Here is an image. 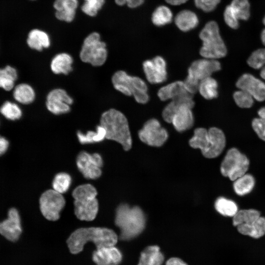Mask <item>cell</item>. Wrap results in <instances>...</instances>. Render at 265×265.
Returning <instances> with one entry per match:
<instances>
[{"label": "cell", "instance_id": "cell-1", "mask_svg": "<svg viewBox=\"0 0 265 265\" xmlns=\"http://www.w3.org/2000/svg\"><path fill=\"white\" fill-rule=\"evenodd\" d=\"M118 236L114 231L107 228H80L74 231L67 240L70 252L77 254L81 252L87 242H92L96 248L115 245Z\"/></svg>", "mask_w": 265, "mask_h": 265}, {"label": "cell", "instance_id": "cell-2", "mask_svg": "<svg viewBox=\"0 0 265 265\" xmlns=\"http://www.w3.org/2000/svg\"><path fill=\"white\" fill-rule=\"evenodd\" d=\"M100 125L105 129L106 138L118 142L125 151L131 148L132 140L129 124L123 113L113 108L105 111L101 116Z\"/></svg>", "mask_w": 265, "mask_h": 265}, {"label": "cell", "instance_id": "cell-3", "mask_svg": "<svg viewBox=\"0 0 265 265\" xmlns=\"http://www.w3.org/2000/svg\"><path fill=\"white\" fill-rule=\"evenodd\" d=\"M145 216L138 207L119 205L116 210L115 224L120 230V238L129 240L138 236L145 226Z\"/></svg>", "mask_w": 265, "mask_h": 265}, {"label": "cell", "instance_id": "cell-4", "mask_svg": "<svg viewBox=\"0 0 265 265\" xmlns=\"http://www.w3.org/2000/svg\"><path fill=\"white\" fill-rule=\"evenodd\" d=\"M189 144L193 148L200 149L205 157L214 158L224 150L226 138L223 132L217 128L212 127L208 130L198 128L195 129Z\"/></svg>", "mask_w": 265, "mask_h": 265}, {"label": "cell", "instance_id": "cell-5", "mask_svg": "<svg viewBox=\"0 0 265 265\" xmlns=\"http://www.w3.org/2000/svg\"><path fill=\"white\" fill-rule=\"evenodd\" d=\"M97 191L92 185L87 184L78 186L72 192L74 199V211L77 217L81 220H94L98 212Z\"/></svg>", "mask_w": 265, "mask_h": 265}, {"label": "cell", "instance_id": "cell-6", "mask_svg": "<svg viewBox=\"0 0 265 265\" xmlns=\"http://www.w3.org/2000/svg\"><path fill=\"white\" fill-rule=\"evenodd\" d=\"M199 38L202 41L199 53L203 58L217 59L226 55L227 50L216 22H208L200 31Z\"/></svg>", "mask_w": 265, "mask_h": 265}, {"label": "cell", "instance_id": "cell-7", "mask_svg": "<svg viewBox=\"0 0 265 265\" xmlns=\"http://www.w3.org/2000/svg\"><path fill=\"white\" fill-rule=\"evenodd\" d=\"M111 81L116 90L126 96H132L136 102L144 104L148 102L147 85L141 78L130 76L120 70L113 75Z\"/></svg>", "mask_w": 265, "mask_h": 265}, {"label": "cell", "instance_id": "cell-8", "mask_svg": "<svg viewBox=\"0 0 265 265\" xmlns=\"http://www.w3.org/2000/svg\"><path fill=\"white\" fill-rule=\"evenodd\" d=\"M220 69L221 64L217 59L204 58L195 60L189 67L187 76L183 81L186 90L195 94L201 81Z\"/></svg>", "mask_w": 265, "mask_h": 265}, {"label": "cell", "instance_id": "cell-9", "mask_svg": "<svg viewBox=\"0 0 265 265\" xmlns=\"http://www.w3.org/2000/svg\"><path fill=\"white\" fill-rule=\"evenodd\" d=\"M107 54L106 43L102 40L99 32L93 31L84 39L80 57L83 62L94 66H100L105 63Z\"/></svg>", "mask_w": 265, "mask_h": 265}, {"label": "cell", "instance_id": "cell-10", "mask_svg": "<svg viewBox=\"0 0 265 265\" xmlns=\"http://www.w3.org/2000/svg\"><path fill=\"white\" fill-rule=\"evenodd\" d=\"M249 166L247 157L235 148L229 149L220 166V171L224 177L234 181L244 175Z\"/></svg>", "mask_w": 265, "mask_h": 265}, {"label": "cell", "instance_id": "cell-11", "mask_svg": "<svg viewBox=\"0 0 265 265\" xmlns=\"http://www.w3.org/2000/svg\"><path fill=\"white\" fill-rule=\"evenodd\" d=\"M40 209L43 215L48 220L55 221L60 217L65 200L62 195L53 189L45 191L39 200Z\"/></svg>", "mask_w": 265, "mask_h": 265}, {"label": "cell", "instance_id": "cell-12", "mask_svg": "<svg viewBox=\"0 0 265 265\" xmlns=\"http://www.w3.org/2000/svg\"><path fill=\"white\" fill-rule=\"evenodd\" d=\"M138 136L143 143L154 147H160L167 140L168 134L165 129L155 118L146 121L138 132Z\"/></svg>", "mask_w": 265, "mask_h": 265}, {"label": "cell", "instance_id": "cell-13", "mask_svg": "<svg viewBox=\"0 0 265 265\" xmlns=\"http://www.w3.org/2000/svg\"><path fill=\"white\" fill-rule=\"evenodd\" d=\"M76 163L78 169L87 179H96L102 175L103 160L98 153L91 154L82 151L77 156Z\"/></svg>", "mask_w": 265, "mask_h": 265}, {"label": "cell", "instance_id": "cell-14", "mask_svg": "<svg viewBox=\"0 0 265 265\" xmlns=\"http://www.w3.org/2000/svg\"><path fill=\"white\" fill-rule=\"evenodd\" d=\"M250 7L249 0H232L225 7L223 13L226 25L232 29H237L239 20L246 21L250 17Z\"/></svg>", "mask_w": 265, "mask_h": 265}, {"label": "cell", "instance_id": "cell-15", "mask_svg": "<svg viewBox=\"0 0 265 265\" xmlns=\"http://www.w3.org/2000/svg\"><path fill=\"white\" fill-rule=\"evenodd\" d=\"M73 103V99L61 88L51 90L47 96L46 106L51 113L59 115L69 112L71 110L70 105Z\"/></svg>", "mask_w": 265, "mask_h": 265}, {"label": "cell", "instance_id": "cell-16", "mask_svg": "<svg viewBox=\"0 0 265 265\" xmlns=\"http://www.w3.org/2000/svg\"><path fill=\"white\" fill-rule=\"evenodd\" d=\"M143 69L146 79L150 83H161L167 80L166 63L160 56L144 61Z\"/></svg>", "mask_w": 265, "mask_h": 265}, {"label": "cell", "instance_id": "cell-17", "mask_svg": "<svg viewBox=\"0 0 265 265\" xmlns=\"http://www.w3.org/2000/svg\"><path fill=\"white\" fill-rule=\"evenodd\" d=\"M22 232L21 218L18 210L12 208L8 212L7 219L0 222V234L6 239L15 242Z\"/></svg>", "mask_w": 265, "mask_h": 265}, {"label": "cell", "instance_id": "cell-18", "mask_svg": "<svg viewBox=\"0 0 265 265\" xmlns=\"http://www.w3.org/2000/svg\"><path fill=\"white\" fill-rule=\"evenodd\" d=\"M236 86L250 94L259 102L265 100V83L250 74H244L237 80Z\"/></svg>", "mask_w": 265, "mask_h": 265}, {"label": "cell", "instance_id": "cell-19", "mask_svg": "<svg viewBox=\"0 0 265 265\" xmlns=\"http://www.w3.org/2000/svg\"><path fill=\"white\" fill-rule=\"evenodd\" d=\"M79 6V0H54L55 17L61 22L72 23L76 18Z\"/></svg>", "mask_w": 265, "mask_h": 265}, {"label": "cell", "instance_id": "cell-20", "mask_svg": "<svg viewBox=\"0 0 265 265\" xmlns=\"http://www.w3.org/2000/svg\"><path fill=\"white\" fill-rule=\"evenodd\" d=\"M188 105L180 106L174 114L171 123L179 132H184L191 128L194 124V117L192 108Z\"/></svg>", "mask_w": 265, "mask_h": 265}, {"label": "cell", "instance_id": "cell-21", "mask_svg": "<svg viewBox=\"0 0 265 265\" xmlns=\"http://www.w3.org/2000/svg\"><path fill=\"white\" fill-rule=\"evenodd\" d=\"M189 94H192L186 90L184 81L180 80L173 82L161 87L157 93L158 96L162 101L172 100Z\"/></svg>", "mask_w": 265, "mask_h": 265}, {"label": "cell", "instance_id": "cell-22", "mask_svg": "<svg viewBox=\"0 0 265 265\" xmlns=\"http://www.w3.org/2000/svg\"><path fill=\"white\" fill-rule=\"evenodd\" d=\"M26 44L30 49L41 51L50 47L51 40L50 35L46 31L33 28L27 34Z\"/></svg>", "mask_w": 265, "mask_h": 265}, {"label": "cell", "instance_id": "cell-23", "mask_svg": "<svg viewBox=\"0 0 265 265\" xmlns=\"http://www.w3.org/2000/svg\"><path fill=\"white\" fill-rule=\"evenodd\" d=\"M236 227L241 235L258 239L265 235V218L261 216L252 222L241 224Z\"/></svg>", "mask_w": 265, "mask_h": 265}, {"label": "cell", "instance_id": "cell-24", "mask_svg": "<svg viewBox=\"0 0 265 265\" xmlns=\"http://www.w3.org/2000/svg\"><path fill=\"white\" fill-rule=\"evenodd\" d=\"M193 95L190 94L171 100V102L164 107L162 110V116L163 120L167 123H171L174 114L182 106L186 105L193 107L195 105L193 99Z\"/></svg>", "mask_w": 265, "mask_h": 265}, {"label": "cell", "instance_id": "cell-25", "mask_svg": "<svg viewBox=\"0 0 265 265\" xmlns=\"http://www.w3.org/2000/svg\"><path fill=\"white\" fill-rule=\"evenodd\" d=\"M73 59L72 56L66 53L56 54L51 62V69L55 74L68 75L72 70Z\"/></svg>", "mask_w": 265, "mask_h": 265}, {"label": "cell", "instance_id": "cell-26", "mask_svg": "<svg viewBox=\"0 0 265 265\" xmlns=\"http://www.w3.org/2000/svg\"><path fill=\"white\" fill-rule=\"evenodd\" d=\"M175 23L179 29L186 32L195 28L199 24V19L193 11L183 10L175 16Z\"/></svg>", "mask_w": 265, "mask_h": 265}, {"label": "cell", "instance_id": "cell-27", "mask_svg": "<svg viewBox=\"0 0 265 265\" xmlns=\"http://www.w3.org/2000/svg\"><path fill=\"white\" fill-rule=\"evenodd\" d=\"M163 261L164 256L159 247L150 246L141 253L138 265H161Z\"/></svg>", "mask_w": 265, "mask_h": 265}, {"label": "cell", "instance_id": "cell-28", "mask_svg": "<svg viewBox=\"0 0 265 265\" xmlns=\"http://www.w3.org/2000/svg\"><path fill=\"white\" fill-rule=\"evenodd\" d=\"M13 96L15 100L23 105H28L32 103L35 98L33 88L27 83H20L13 90Z\"/></svg>", "mask_w": 265, "mask_h": 265}, {"label": "cell", "instance_id": "cell-29", "mask_svg": "<svg viewBox=\"0 0 265 265\" xmlns=\"http://www.w3.org/2000/svg\"><path fill=\"white\" fill-rule=\"evenodd\" d=\"M255 184L253 176L249 174H245L234 181L233 187L237 194L243 196L252 190Z\"/></svg>", "mask_w": 265, "mask_h": 265}, {"label": "cell", "instance_id": "cell-30", "mask_svg": "<svg viewBox=\"0 0 265 265\" xmlns=\"http://www.w3.org/2000/svg\"><path fill=\"white\" fill-rule=\"evenodd\" d=\"M17 78L18 73L14 67L7 65L0 68V88L5 91L12 90Z\"/></svg>", "mask_w": 265, "mask_h": 265}, {"label": "cell", "instance_id": "cell-31", "mask_svg": "<svg viewBox=\"0 0 265 265\" xmlns=\"http://www.w3.org/2000/svg\"><path fill=\"white\" fill-rule=\"evenodd\" d=\"M218 83L212 77L201 81L199 85L198 91L205 99L211 100L218 96Z\"/></svg>", "mask_w": 265, "mask_h": 265}, {"label": "cell", "instance_id": "cell-32", "mask_svg": "<svg viewBox=\"0 0 265 265\" xmlns=\"http://www.w3.org/2000/svg\"><path fill=\"white\" fill-rule=\"evenodd\" d=\"M106 134L105 129L101 125L97 126L95 132L89 131L83 133L78 131L77 134L79 142L82 144L102 141L106 138Z\"/></svg>", "mask_w": 265, "mask_h": 265}, {"label": "cell", "instance_id": "cell-33", "mask_svg": "<svg viewBox=\"0 0 265 265\" xmlns=\"http://www.w3.org/2000/svg\"><path fill=\"white\" fill-rule=\"evenodd\" d=\"M173 13L166 6L160 5L156 8L152 15V21L154 25L161 26L171 22Z\"/></svg>", "mask_w": 265, "mask_h": 265}, {"label": "cell", "instance_id": "cell-34", "mask_svg": "<svg viewBox=\"0 0 265 265\" xmlns=\"http://www.w3.org/2000/svg\"><path fill=\"white\" fill-rule=\"evenodd\" d=\"M214 207L220 214L226 216L233 217L238 211V206L234 201L223 197L216 199Z\"/></svg>", "mask_w": 265, "mask_h": 265}, {"label": "cell", "instance_id": "cell-35", "mask_svg": "<svg viewBox=\"0 0 265 265\" xmlns=\"http://www.w3.org/2000/svg\"><path fill=\"white\" fill-rule=\"evenodd\" d=\"M261 216L260 212L254 209L238 211L233 216V225H238L252 222Z\"/></svg>", "mask_w": 265, "mask_h": 265}, {"label": "cell", "instance_id": "cell-36", "mask_svg": "<svg viewBox=\"0 0 265 265\" xmlns=\"http://www.w3.org/2000/svg\"><path fill=\"white\" fill-rule=\"evenodd\" d=\"M247 64L255 69H261L260 76L265 80V48L253 52L247 61Z\"/></svg>", "mask_w": 265, "mask_h": 265}, {"label": "cell", "instance_id": "cell-37", "mask_svg": "<svg viewBox=\"0 0 265 265\" xmlns=\"http://www.w3.org/2000/svg\"><path fill=\"white\" fill-rule=\"evenodd\" d=\"M0 113L7 119L15 121L21 118L22 111L19 106L10 101L5 102L0 107Z\"/></svg>", "mask_w": 265, "mask_h": 265}, {"label": "cell", "instance_id": "cell-38", "mask_svg": "<svg viewBox=\"0 0 265 265\" xmlns=\"http://www.w3.org/2000/svg\"><path fill=\"white\" fill-rule=\"evenodd\" d=\"M80 9L85 15L96 17L104 6L106 0H83Z\"/></svg>", "mask_w": 265, "mask_h": 265}, {"label": "cell", "instance_id": "cell-39", "mask_svg": "<svg viewBox=\"0 0 265 265\" xmlns=\"http://www.w3.org/2000/svg\"><path fill=\"white\" fill-rule=\"evenodd\" d=\"M71 183L72 178L70 175L61 172L57 174L54 177L52 186L53 190L62 194L68 191Z\"/></svg>", "mask_w": 265, "mask_h": 265}, {"label": "cell", "instance_id": "cell-40", "mask_svg": "<svg viewBox=\"0 0 265 265\" xmlns=\"http://www.w3.org/2000/svg\"><path fill=\"white\" fill-rule=\"evenodd\" d=\"M109 246L96 248L92 253V260L96 265L112 264Z\"/></svg>", "mask_w": 265, "mask_h": 265}, {"label": "cell", "instance_id": "cell-41", "mask_svg": "<svg viewBox=\"0 0 265 265\" xmlns=\"http://www.w3.org/2000/svg\"><path fill=\"white\" fill-rule=\"evenodd\" d=\"M233 98L236 104L241 108H249L254 103L253 97L247 92L240 90L235 91Z\"/></svg>", "mask_w": 265, "mask_h": 265}, {"label": "cell", "instance_id": "cell-42", "mask_svg": "<svg viewBox=\"0 0 265 265\" xmlns=\"http://www.w3.org/2000/svg\"><path fill=\"white\" fill-rule=\"evenodd\" d=\"M220 0H194L195 6L205 12L213 11Z\"/></svg>", "mask_w": 265, "mask_h": 265}, {"label": "cell", "instance_id": "cell-43", "mask_svg": "<svg viewBox=\"0 0 265 265\" xmlns=\"http://www.w3.org/2000/svg\"><path fill=\"white\" fill-rule=\"evenodd\" d=\"M252 126L259 138L265 141V121L260 118H254Z\"/></svg>", "mask_w": 265, "mask_h": 265}, {"label": "cell", "instance_id": "cell-44", "mask_svg": "<svg viewBox=\"0 0 265 265\" xmlns=\"http://www.w3.org/2000/svg\"><path fill=\"white\" fill-rule=\"evenodd\" d=\"M108 248L112 264L118 265L121 262L123 259L121 252L115 245L109 246Z\"/></svg>", "mask_w": 265, "mask_h": 265}, {"label": "cell", "instance_id": "cell-45", "mask_svg": "<svg viewBox=\"0 0 265 265\" xmlns=\"http://www.w3.org/2000/svg\"><path fill=\"white\" fill-rule=\"evenodd\" d=\"M144 0H114L115 3L119 6L127 5L129 7L134 8L143 4Z\"/></svg>", "mask_w": 265, "mask_h": 265}, {"label": "cell", "instance_id": "cell-46", "mask_svg": "<svg viewBox=\"0 0 265 265\" xmlns=\"http://www.w3.org/2000/svg\"><path fill=\"white\" fill-rule=\"evenodd\" d=\"M9 141L4 137L0 135V156L3 155L8 150Z\"/></svg>", "mask_w": 265, "mask_h": 265}, {"label": "cell", "instance_id": "cell-47", "mask_svg": "<svg viewBox=\"0 0 265 265\" xmlns=\"http://www.w3.org/2000/svg\"><path fill=\"white\" fill-rule=\"evenodd\" d=\"M166 265H187L181 259L178 258H171L168 260Z\"/></svg>", "mask_w": 265, "mask_h": 265}, {"label": "cell", "instance_id": "cell-48", "mask_svg": "<svg viewBox=\"0 0 265 265\" xmlns=\"http://www.w3.org/2000/svg\"><path fill=\"white\" fill-rule=\"evenodd\" d=\"M168 3L172 5H179L186 2L188 0H165Z\"/></svg>", "mask_w": 265, "mask_h": 265}, {"label": "cell", "instance_id": "cell-49", "mask_svg": "<svg viewBox=\"0 0 265 265\" xmlns=\"http://www.w3.org/2000/svg\"><path fill=\"white\" fill-rule=\"evenodd\" d=\"M258 113L260 118L265 121V106L261 108L258 110Z\"/></svg>", "mask_w": 265, "mask_h": 265}, {"label": "cell", "instance_id": "cell-50", "mask_svg": "<svg viewBox=\"0 0 265 265\" xmlns=\"http://www.w3.org/2000/svg\"><path fill=\"white\" fill-rule=\"evenodd\" d=\"M261 39L262 43L265 46V28H264L261 34Z\"/></svg>", "mask_w": 265, "mask_h": 265}, {"label": "cell", "instance_id": "cell-51", "mask_svg": "<svg viewBox=\"0 0 265 265\" xmlns=\"http://www.w3.org/2000/svg\"><path fill=\"white\" fill-rule=\"evenodd\" d=\"M263 23L264 25L265 26V16L264 18H263Z\"/></svg>", "mask_w": 265, "mask_h": 265}, {"label": "cell", "instance_id": "cell-52", "mask_svg": "<svg viewBox=\"0 0 265 265\" xmlns=\"http://www.w3.org/2000/svg\"><path fill=\"white\" fill-rule=\"evenodd\" d=\"M114 265V264H110V265Z\"/></svg>", "mask_w": 265, "mask_h": 265}, {"label": "cell", "instance_id": "cell-53", "mask_svg": "<svg viewBox=\"0 0 265 265\" xmlns=\"http://www.w3.org/2000/svg\"></svg>", "mask_w": 265, "mask_h": 265}]
</instances>
